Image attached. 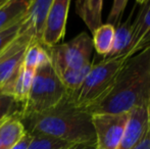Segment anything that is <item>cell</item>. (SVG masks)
Returning a JSON list of instances; mask_svg holds the SVG:
<instances>
[{"label":"cell","mask_w":150,"mask_h":149,"mask_svg":"<svg viewBox=\"0 0 150 149\" xmlns=\"http://www.w3.org/2000/svg\"><path fill=\"white\" fill-rule=\"evenodd\" d=\"M150 94V45L128 57L109 93L88 110L94 113H127L146 106Z\"/></svg>","instance_id":"cell-1"},{"label":"cell","mask_w":150,"mask_h":149,"mask_svg":"<svg viewBox=\"0 0 150 149\" xmlns=\"http://www.w3.org/2000/svg\"><path fill=\"white\" fill-rule=\"evenodd\" d=\"M29 133L44 134L69 143L95 141L92 114L74 104L69 93L46 112L22 119Z\"/></svg>","instance_id":"cell-2"},{"label":"cell","mask_w":150,"mask_h":149,"mask_svg":"<svg viewBox=\"0 0 150 149\" xmlns=\"http://www.w3.org/2000/svg\"><path fill=\"white\" fill-rule=\"evenodd\" d=\"M128 57L119 56L104 58L98 64H93L89 74L76 91L69 93L71 100L77 107L89 110L109 93L120 70Z\"/></svg>","instance_id":"cell-3"},{"label":"cell","mask_w":150,"mask_h":149,"mask_svg":"<svg viewBox=\"0 0 150 149\" xmlns=\"http://www.w3.org/2000/svg\"><path fill=\"white\" fill-rule=\"evenodd\" d=\"M67 91L50 59L36 70L28 99L18 113L20 119L50 109L63 99Z\"/></svg>","instance_id":"cell-4"},{"label":"cell","mask_w":150,"mask_h":149,"mask_svg":"<svg viewBox=\"0 0 150 149\" xmlns=\"http://www.w3.org/2000/svg\"><path fill=\"white\" fill-rule=\"evenodd\" d=\"M56 74L67 68H81L91 62L93 42L87 33L82 32L67 43L46 48Z\"/></svg>","instance_id":"cell-5"},{"label":"cell","mask_w":150,"mask_h":149,"mask_svg":"<svg viewBox=\"0 0 150 149\" xmlns=\"http://www.w3.org/2000/svg\"><path fill=\"white\" fill-rule=\"evenodd\" d=\"M128 119L129 112L92 114L96 149H117L124 136Z\"/></svg>","instance_id":"cell-6"},{"label":"cell","mask_w":150,"mask_h":149,"mask_svg":"<svg viewBox=\"0 0 150 149\" xmlns=\"http://www.w3.org/2000/svg\"><path fill=\"white\" fill-rule=\"evenodd\" d=\"M35 42L37 41L33 36L22 27L18 36L0 53V91L16 76L23 66L27 50Z\"/></svg>","instance_id":"cell-7"},{"label":"cell","mask_w":150,"mask_h":149,"mask_svg":"<svg viewBox=\"0 0 150 149\" xmlns=\"http://www.w3.org/2000/svg\"><path fill=\"white\" fill-rule=\"evenodd\" d=\"M69 0H53L46 18L41 45L45 48H51L59 44L65 34Z\"/></svg>","instance_id":"cell-8"},{"label":"cell","mask_w":150,"mask_h":149,"mask_svg":"<svg viewBox=\"0 0 150 149\" xmlns=\"http://www.w3.org/2000/svg\"><path fill=\"white\" fill-rule=\"evenodd\" d=\"M138 11L133 22L132 41L126 52V57L142 51L150 45V0L137 1Z\"/></svg>","instance_id":"cell-9"},{"label":"cell","mask_w":150,"mask_h":149,"mask_svg":"<svg viewBox=\"0 0 150 149\" xmlns=\"http://www.w3.org/2000/svg\"><path fill=\"white\" fill-rule=\"evenodd\" d=\"M148 127L146 106H138L129 112L124 136L117 149H134Z\"/></svg>","instance_id":"cell-10"},{"label":"cell","mask_w":150,"mask_h":149,"mask_svg":"<svg viewBox=\"0 0 150 149\" xmlns=\"http://www.w3.org/2000/svg\"><path fill=\"white\" fill-rule=\"evenodd\" d=\"M53 0H32L23 23V29L28 31L41 44L46 18Z\"/></svg>","instance_id":"cell-11"},{"label":"cell","mask_w":150,"mask_h":149,"mask_svg":"<svg viewBox=\"0 0 150 149\" xmlns=\"http://www.w3.org/2000/svg\"><path fill=\"white\" fill-rule=\"evenodd\" d=\"M35 72L36 71L25 68L24 62H23V66H21L20 71L13 78V80L0 92L11 96L16 100V103L20 104L22 107V105L28 99Z\"/></svg>","instance_id":"cell-12"},{"label":"cell","mask_w":150,"mask_h":149,"mask_svg":"<svg viewBox=\"0 0 150 149\" xmlns=\"http://www.w3.org/2000/svg\"><path fill=\"white\" fill-rule=\"evenodd\" d=\"M136 12V4L131 10L128 18L124 23L120 25L115 32V39H113V46L111 51L104 58L119 57V56H126V52L132 41L133 34V22L135 18Z\"/></svg>","instance_id":"cell-13"},{"label":"cell","mask_w":150,"mask_h":149,"mask_svg":"<svg viewBox=\"0 0 150 149\" xmlns=\"http://www.w3.org/2000/svg\"><path fill=\"white\" fill-rule=\"evenodd\" d=\"M102 8L103 1L101 0L76 1V12L92 34L102 25Z\"/></svg>","instance_id":"cell-14"},{"label":"cell","mask_w":150,"mask_h":149,"mask_svg":"<svg viewBox=\"0 0 150 149\" xmlns=\"http://www.w3.org/2000/svg\"><path fill=\"white\" fill-rule=\"evenodd\" d=\"M27 131L18 113L6 117L0 126V145L1 149H10L25 135Z\"/></svg>","instance_id":"cell-15"},{"label":"cell","mask_w":150,"mask_h":149,"mask_svg":"<svg viewBox=\"0 0 150 149\" xmlns=\"http://www.w3.org/2000/svg\"><path fill=\"white\" fill-rule=\"evenodd\" d=\"M32 0H4L0 5V31L12 26L26 16Z\"/></svg>","instance_id":"cell-16"},{"label":"cell","mask_w":150,"mask_h":149,"mask_svg":"<svg viewBox=\"0 0 150 149\" xmlns=\"http://www.w3.org/2000/svg\"><path fill=\"white\" fill-rule=\"evenodd\" d=\"M115 29L108 24L101 25L94 33H93V47L98 54L102 56H107L111 51L113 46Z\"/></svg>","instance_id":"cell-17"},{"label":"cell","mask_w":150,"mask_h":149,"mask_svg":"<svg viewBox=\"0 0 150 149\" xmlns=\"http://www.w3.org/2000/svg\"><path fill=\"white\" fill-rule=\"evenodd\" d=\"M93 64L94 61H91L90 64H86L81 68H67L57 74L69 93L76 91L82 85L92 68Z\"/></svg>","instance_id":"cell-18"},{"label":"cell","mask_w":150,"mask_h":149,"mask_svg":"<svg viewBox=\"0 0 150 149\" xmlns=\"http://www.w3.org/2000/svg\"><path fill=\"white\" fill-rule=\"evenodd\" d=\"M50 58L48 55L47 49L41 45L38 42L31 44L28 48L25 55L24 66L25 68H30V70L36 71L41 64L48 61Z\"/></svg>","instance_id":"cell-19"},{"label":"cell","mask_w":150,"mask_h":149,"mask_svg":"<svg viewBox=\"0 0 150 149\" xmlns=\"http://www.w3.org/2000/svg\"><path fill=\"white\" fill-rule=\"evenodd\" d=\"M32 136L33 137L28 149H67L73 144L44 134L33 133Z\"/></svg>","instance_id":"cell-20"},{"label":"cell","mask_w":150,"mask_h":149,"mask_svg":"<svg viewBox=\"0 0 150 149\" xmlns=\"http://www.w3.org/2000/svg\"><path fill=\"white\" fill-rule=\"evenodd\" d=\"M25 16L21 20H18V23H16L14 25L8 27L5 30L0 31V53L18 36L20 30L22 28V25L25 20Z\"/></svg>","instance_id":"cell-21"},{"label":"cell","mask_w":150,"mask_h":149,"mask_svg":"<svg viewBox=\"0 0 150 149\" xmlns=\"http://www.w3.org/2000/svg\"><path fill=\"white\" fill-rule=\"evenodd\" d=\"M127 5H128L127 0H115L110 12L108 14V18H107L106 24L110 25L115 29H117L122 24V18L125 13V9H126Z\"/></svg>","instance_id":"cell-22"},{"label":"cell","mask_w":150,"mask_h":149,"mask_svg":"<svg viewBox=\"0 0 150 149\" xmlns=\"http://www.w3.org/2000/svg\"><path fill=\"white\" fill-rule=\"evenodd\" d=\"M18 104L11 96L0 92V121L7 117L20 112V109H18Z\"/></svg>","instance_id":"cell-23"},{"label":"cell","mask_w":150,"mask_h":149,"mask_svg":"<svg viewBox=\"0 0 150 149\" xmlns=\"http://www.w3.org/2000/svg\"><path fill=\"white\" fill-rule=\"evenodd\" d=\"M134 149H150V124L148 123L146 131L142 136L141 140Z\"/></svg>","instance_id":"cell-24"},{"label":"cell","mask_w":150,"mask_h":149,"mask_svg":"<svg viewBox=\"0 0 150 149\" xmlns=\"http://www.w3.org/2000/svg\"><path fill=\"white\" fill-rule=\"evenodd\" d=\"M32 137H33L32 134L29 133V132H27L26 135H25L24 137L16 144V145L12 146L10 149H28L29 145H30V142L32 140Z\"/></svg>","instance_id":"cell-25"},{"label":"cell","mask_w":150,"mask_h":149,"mask_svg":"<svg viewBox=\"0 0 150 149\" xmlns=\"http://www.w3.org/2000/svg\"><path fill=\"white\" fill-rule=\"evenodd\" d=\"M67 149H96V141L73 143V144H71Z\"/></svg>","instance_id":"cell-26"},{"label":"cell","mask_w":150,"mask_h":149,"mask_svg":"<svg viewBox=\"0 0 150 149\" xmlns=\"http://www.w3.org/2000/svg\"><path fill=\"white\" fill-rule=\"evenodd\" d=\"M146 110H147V119H148V123L150 124V94L148 96V99L146 102Z\"/></svg>","instance_id":"cell-27"},{"label":"cell","mask_w":150,"mask_h":149,"mask_svg":"<svg viewBox=\"0 0 150 149\" xmlns=\"http://www.w3.org/2000/svg\"><path fill=\"white\" fill-rule=\"evenodd\" d=\"M4 119H3V121H0V126L2 125V123H3V121H4Z\"/></svg>","instance_id":"cell-28"},{"label":"cell","mask_w":150,"mask_h":149,"mask_svg":"<svg viewBox=\"0 0 150 149\" xmlns=\"http://www.w3.org/2000/svg\"><path fill=\"white\" fill-rule=\"evenodd\" d=\"M3 2H4V0H2V1H1V2H0V5H1V4H2V3H3Z\"/></svg>","instance_id":"cell-29"},{"label":"cell","mask_w":150,"mask_h":149,"mask_svg":"<svg viewBox=\"0 0 150 149\" xmlns=\"http://www.w3.org/2000/svg\"><path fill=\"white\" fill-rule=\"evenodd\" d=\"M1 1H2V0H0V2H1Z\"/></svg>","instance_id":"cell-30"}]
</instances>
